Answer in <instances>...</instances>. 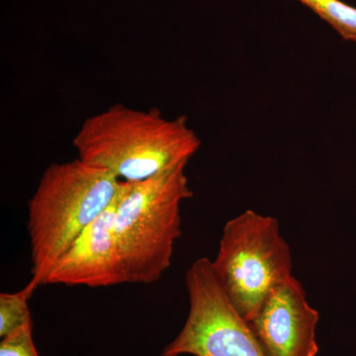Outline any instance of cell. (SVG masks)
Wrapping results in <instances>:
<instances>
[{
  "label": "cell",
  "instance_id": "9c48e42d",
  "mask_svg": "<svg viewBox=\"0 0 356 356\" xmlns=\"http://www.w3.org/2000/svg\"><path fill=\"white\" fill-rule=\"evenodd\" d=\"M37 289L28 282L20 291L0 294V337H4L31 320L29 300Z\"/></svg>",
  "mask_w": 356,
  "mask_h": 356
},
{
  "label": "cell",
  "instance_id": "30bf717a",
  "mask_svg": "<svg viewBox=\"0 0 356 356\" xmlns=\"http://www.w3.org/2000/svg\"><path fill=\"white\" fill-rule=\"evenodd\" d=\"M0 356H40L33 339L32 321L2 337Z\"/></svg>",
  "mask_w": 356,
  "mask_h": 356
},
{
  "label": "cell",
  "instance_id": "ba28073f",
  "mask_svg": "<svg viewBox=\"0 0 356 356\" xmlns=\"http://www.w3.org/2000/svg\"><path fill=\"white\" fill-rule=\"evenodd\" d=\"M327 23L344 41L356 43V7L341 0H298Z\"/></svg>",
  "mask_w": 356,
  "mask_h": 356
},
{
  "label": "cell",
  "instance_id": "3957f363",
  "mask_svg": "<svg viewBox=\"0 0 356 356\" xmlns=\"http://www.w3.org/2000/svg\"><path fill=\"white\" fill-rule=\"evenodd\" d=\"M187 163L147 179L123 182L114 231L127 283L152 284L172 266L181 236V204L193 196Z\"/></svg>",
  "mask_w": 356,
  "mask_h": 356
},
{
  "label": "cell",
  "instance_id": "5b68a950",
  "mask_svg": "<svg viewBox=\"0 0 356 356\" xmlns=\"http://www.w3.org/2000/svg\"><path fill=\"white\" fill-rule=\"evenodd\" d=\"M186 322L161 356H266L245 318L233 305L213 262L201 257L185 275Z\"/></svg>",
  "mask_w": 356,
  "mask_h": 356
},
{
  "label": "cell",
  "instance_id": "7a4b0ae2",
  "mask_svg": "<svg viewBox=\"0 0 356 356\" xmlns=\"http://www.w3.org/2000/svg\"><path fill=\"white\" fill-rule=\"evenodd\" d=\"M123 181L79 158L51 163L28 203L32 278L38 288L65 250L89 224L108 209Z\"/></svg>",
  "mask_w": 356,
  "mask_h": 356
},
{
  "label": "cell",
  "instance_id": "8992f818",
  "mask_svg": "<svg viewBox=\"0 0 356 356\" xmlns=\"http://www.w3.org/2000/svg\"><path fill=\"white\" fill-rule=\"evenodd\" d=\"M318 318L302 283L290 275L248 323L266 356H316Z\"/></svg>",
  "mask_w": 356,
  "mask_h": 356
},
{
  "label": "cell",
  "instance_id": "277c9868",
  "mask_svg": "<svg viewBox=\"0 0 356 356\" xmlns=\"http://www.w3.org/2000/svg\"><path fill=\"white\" fill-rule=\"evenodd\" d=\"M218 277L233 305L252 320L274 288L292 275V254L275 218L247 210L225 224Z\"/></svg>",
  "mask_w": 356,
  "mask_h": 356
},
{
  "label": "cell",
  "instance_id": "6da1fadb",
  "mask_svg": "<svg viewBox=\"0 0 356 356\" xmlns=\"http://www.w3.org/2000/svg\"><path fill=\"white\" fill-rule=\"evenodd\" d=\"M72 145L77 158L122 181L138 182L188 163L201 140L185 116L114 104L84 120Z\"/></svg>",
  "mask_w": 356,
  "mask_h": 356
},
{
  "label": "cell",
  "instance_id": "52a82bcc",
  "mask_svg": "<svg viewBox=\"0 0 356 356\" xmlns=\"http://www.w3.org/2000/svg\"><path fill=\"white\" fill-rule=\"evenodd\" d=\"M118 195L108 209L89 224L58 257L44 285L98 288L127 283L114 231Z\"/></svg>",
  "mask_w": 356,
  "mask_h": 356
}]
</instances>
